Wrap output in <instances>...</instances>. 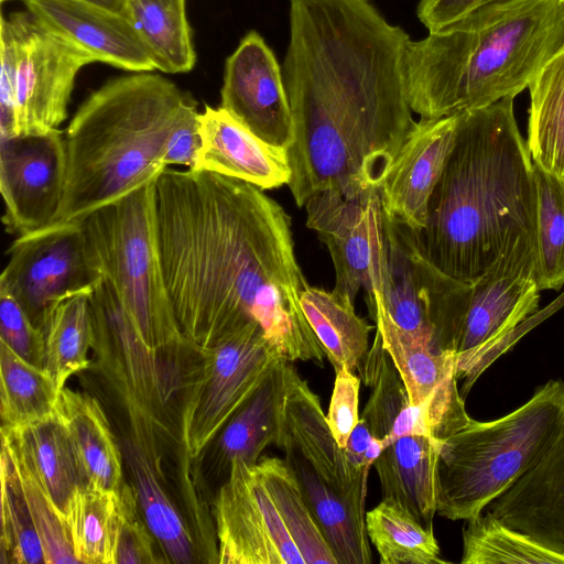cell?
I'll return each instance as SVG.
<instances>
[{
    "instance_id": "cb8c5ba5",
    "label": "cell",
    "mask_w": 564,
    "mask_h": 564,
    "mask_svg": "<svg viewBox=\"0 0 564 564\" xmlns=\"http://www.w3.org/2000/svg\"><path fill=\"white\" fill-rule=\"evenodd\" d=\"M438 453L437 440L404 435L384 447L373 463L382 498L401 505L427 529H433L437 508Z\"/></svg>"
},
{
    "instance_id": "bcb514c9",
    "label": "cell",
    "mask_w": 564,
    "mask_h": 564,
    "mask_svg": "<svg viewBox=\"0 0 564 564\" xmlns=\"http://www.w3.org/2000/svg\"><path fill=\"white\" fill-rule=\"evenodd\" d=\"M200 148L199 112L194 100L184 111L169 139L164 164L166 167L180 165L187 170H196Z\"/></svg>"
},
{
    "instance_id": "603a6c76",
    "label": "cell",
    "mask_w": 564,
    "mask_h": 564,
    "mask_svg": "<svg viewBox=\"0 0 564 564\" xmlns=\"http://www.w3.org/2000/svg\"><path fill=\"white\" fill-rule=\"evenodd\" d=\"M291 367V361L279 359L210 443L214 467L225 479L234 462L256 465L265 447L278 445Z\"/></svg>"
},
{
    "instance_id": "f1b7e54d",
    "label": "cell",
    "mask_w": 564,
    "mask_h": 564,
    "mask_svg": "<svg viewBox=\"0 0 564 564\" xmlns=\"http://www.w3.org/2000/svg\"><path fill=\"white\" fill-rule=\"evenodd\" d=\"M126 18L155 69L187 73L196 62L186 18V0H126Z\"/></svg>"
},
{
    "instance_id": "f35d334b",
    "label": "cell",
    "mask_w": 564,
    "mask_h": 564,
    "mask_svg": "<svg viewBox=\"0 0 564 564\" xmlns=\"http://www.w3.org/2000/svg\"><path fill=\"white\" fill-rule=\"evenodd\" d=\"M460 563L564 564V556L505 525L488 511H482L466 521Z\"/></svg>"
},
{
    "instance_id": "ac0fdd59",
    "label": "cell",
    "mask_w": 564,
    "mask_h": 564,
    "mask_svg": "<svg viewBox=\"0 0 564 564\" xmlns=\"http://www.w3.org/2000/svg\"><path fill=\"white\" fill-rule=\"evenodd\" d=\"M457 113L421 119L379 188L384 217L420 232L427 206L454 143Z\"/></svg>"
},
{
    "instance_id": "f907efd6",
    "label": "cell",
    "mask_w": 564,
    "mask_h": 564,
    "mask_svg": "<svg viewBox=\"0 0 564 564\" xmlns=\"http://www.w3.org/2000/svg\"><path fill=\"white\" fill-rule=\"evenodd\" d=\"M561 4L564 6V0H557Z\"/></svg>"
},
{
    "instance_id": "30bf717a",
    "label": "cell",
    "mask_w": 564,
    "mask_h": 564,
    "mask_svg": "<svg viewBox=\"0 0 564 564\" xmlns=\"http://www.w3.org/2000/svg\"><path fill=\"white\" fill-rule=\"evenodd\" d=\"M470 285L455 355L463 398L517 327L539 310L533 238L511 231L496 261Z\"/></svg>"
},
{
    "instance_id": "f6af8a7d",
    "label": "cell",
    "mask_w": 564,
    "mask_h": 564,
    "mask_svg": "<svg viewBox=\"0 0 564 564\" xmlns=\"http://www.w3.org/2000/svg\"><path fill=\"white\" fill-rule=\"evenodd\" d=\"M0 137L13 138L15 127L17 43L9 19L1 17Z\"/></svg>"
},
{
    "instance_id": "4dcf8cb0",
    "label": "cell",
    "mask_w": 564,
    "mask_h": 564,
    "mask_svg": "<svg viewBox=\"0 0 564 564\" xmlns=\"http://www.w3.org/2000/svg\"><path fill=\"white\" fill-rule=\"evenodd\" d=\"M527 145L534 164L564 178V45L528 86Z\"/></svg>"
},
{
    "instance_id": "d6a6232c",
    "label": "cell",
    "mask_w": 564,
    "mask_h": 564,
    "mask_svg": "<svg viewBox=\"0 0 564 564\" xmlns=\"http://www.w3.org/2000/svg\"><path fill=\"white\" fill-rule=\"evenodd\" d=\"M91 292H79L63 299L53 308L43 328V369L58 391L65 388L69 377L90 366L88 351L94 343Z\"/></svg>"
},
{
    "instance_id": "4316f807",
    "label": "cell",
    "mask_w": 564,
    "mask_h": 564,
    "mask_svg": "<svg viewBox=\"0 0 564 564\" xmlns=\"http://www.w3.org/2000/svg\"><path fill=\"white\" fill-rule=\"evenodd\" d=\"M304 499L338 564H370L372 552L362 509L325 484L292 449L281 448Z\"/></svg>"
},
{
    "instance_id": "7bdbcfd3",
    "label": "cell",
    "mask_w": 564,
    "mask_h": 564,
    "mask_svg": "<svg viewBox=\"0 0 564 564\" xmlns=\"http://www.w3.org/2000/svg\"><path fill=\"white\" fill-rule=\"evenodd\" d=\"M0 341L28 362L43 368L44 334L8 292L0 290Z\"/></svg>"
},
{
    "instance_id": "d4e9b609",
    "label": "cell",
    "mask_w": 564,
    "mask_h": 564,
    "mask_svg": "<svg viewBox=\"0 0 564 564\" xmlns=\"http://www.w3.org/2000/svg\"><path fill=\"white\" fill-rule=\"evenodd\" d=\"M1 443L26 466L65 516L74 490L86 481L68 434L56 414L22 427L1 426Z\"/></svg>"
},
{
    "instance_id": "7c38bea8",
    "label": "cell",
    "mask_w": 564,
    "mask_h": 564,
    "mask_svg": "<svg viewBox=\"0 0 564 564\" xmlns=\"http://www.w3.org/2000/svg\"><path fill=\"white\" fill-rule=\"evenodd\" d=\"M8 253L0 290L12 295L42 332L63 299L91 292L102 278L88 253L82 221H55L20 235Z\"/></svg>"
},
{
    "instance_id": "484cf974",
    "label": "cell",
    "mask_w": 564,
    "mask_h": 564,
    "mask_svg": "<svg viewBox=\"0 0 564 564\" xmlns=\"http://www.w3.org/2000/svg\"><path fill=\"white\" fill-rule=\"evenodd\" d=\"M55 414L68 434L85 481L117 490L123 482L122 455L98 401L63 388Z\"/></svg>"
},
{
    "instance_id": "6da1fadb",
    "label": "cell",
    "mask_w": 564,
    "mask_h": 564,
    "mask_svg": "<svg viewBox=\"0 0 564 564\" xmlns=\"http://www.w3.org/2000/svg\"><path fill=\"white\" fill-rule=\"evenodd\" d=\"M163 275L183 335L207 348L256 323L282 359L326 357L301 308L291 218L247 182L165 167L155 181Z\"/></svg>"
},
{
    "instance_id": "f546056e",
    "label": "cell",
    "mask_w": 564,
    "mask_h": 564,
    "mask_svg": "<svg viewBox=\"0 0 564 564\" xmlns=\"http://www.w3.org/2000/svg\"><path fill=\"white\" fill-rule=\"evenodd\" d=\"M305 318L321 344L335 372L341 368L356 370L369 350L372 326L333 291L307 286L300 299Z\"/></svg>"
},
{
    "instance_id": "9a60e30c",
    "label": "cell",
    "mask_w": 564,
    "mask_h": 564,
    "mask_svg": "<svg viewBox=\"0 0 564 564\" xmlns=\"http://www.w3.org/2000/svg\"><path fill=\"white\" fill-rule=\"evenodd\" d=\"M306 226L317 232L335 269L333 292L355 304L362 288L377 284L383 256V216L379 191L348 198L336 191L313 195L304 204Z\"/></svg>"
},
{
    "instance_id": "816d5d0a",
    "label": "cell",
    "mask_w": 564,
    "mask_h": 564,
    "mask_svg": "<svg viewBox=\"0 0 564 564\" xmlns=\"http://www.w3.org/2000/svg\"><path fill=\"white\" fill-rule=\"evenodd\" d=\"M1 1L3 2V1H7V0H1Z\"/></svg>"
},
{
    "instance_id": "3957f363",
    "label": "cell",
    "mask_w": 564,
    "mask_h": 564,
    "mask_svg": "<svg viewBox=\"0 0 564 564\" xmlns=\"http://www.w3.org/2000/svg\"><path fill=\"white\" fill-rule=\"evenodd\" d=\"M512 97L457 113L454 143L431 195L425 227L413 232L442 272L473 284L513 230L534 240L536 194Z\"/></svg>"
},
{
    "instance_id": "836d02e7",
    "label": "cell",
    "mask_w": 564,
    "mask_h": 564,
    "mask_svg": "<svg viewBox=\"0 0 564 564\" xmlns=\"http://www.w3.org/2000/svg\"><path fill=\"white\" fill-rule=\"evenodd\" d=\"M59 391L48 373L0 341L2 427L26 426L55 415Z\"/></svg>"
},
{
    "instance_id": "277c9868",
    "label": "cell",
    "mask_w": 564,
    "mask_h": 564,
    "mask_svg": "<svg viewBox=\"0 0 564 564\" xmlns=\"http://www.w3.org/2000/svg\"><path fill=\"white\" fill-rule=\"evenodd\" d=\"M564 45L557 0H500L419 41L405 53L409 102L438 119L514 98Z\"/></svg>"
},
{
    "instance_id": "ffe728a7",
    "label": "cell",
    "mask_w": 564,
    "mask_h": 564,
    "mask_svg": "<svg viewBox=\"0 0 564 564\" xmlns=\"http://www.w3.org/2000/svg\"><path fill=\"white\" fill-rule=\"evenodd\" d=\"M47 30L90 54L96 62L133 72L155 69L129 20L84 0H25Z\"/></svg>"
},
{
    "instance_id": "8992f818",
    "label": "cell",
    "mask_w": 564,
    "mask_h": 564,
    "mask_svg": "<svg viewBox=\"0 0 564 564\" xmlns=\"http://www.w3.org/2000/svg\"><path fill=\"white\" fill-rule=\"evenodd\" d=\"M564 431V381L535 388L514 411L494 421L471 417L440 440L436 513L469 520L533 468Z\"/></svg>"
},
{
    "instance_id": "ab89813d",
    "label": "cell",
    "mask_w": 564,
    "mask_h": 564,
    "mask_svg": "<svg viewBox=\"0 0 564 564\" xmlns=\"http://www.w3.org/2000/svg\"><path fill=\"white\" fill-rule=\"evenodd\" d=\"M1 563L46 564L15 467L1 449Z\"/></svg>"
},
{
    "instance_id": "7402d4cb",
    "label": "cell",
    "mask_w": 564,
    "mask_h": 564,
    "mask_svg": "<svg viewBox=\"0 0 564 564\" xmlns=\"http://www.w3.org/2000/svg\"><path fill=\"white\" fill-rule=\"evenodd\" d=\"M202 148L197 167L237 178L261 189L288 185L291 178L286 149L253 134L221 107L199 112Z\"/></svg>"
},
{
    "instance_id": "5b68a950",
    "label": "cell",
    "mask_w": 564,
    "mask_h": 564,
    "mask_svg": "<svg viewBox=\"0 0 564 564\" xmlns=\"http://www.w3.org/2000/svg\"><path fill=\"white\" fill-rule=\"evenodd\" d=\"M193 101L151 73L115 78L91 93L65 130L66 182L55 221H82L156 180L169 139Z\"/></svg>"
},
{
    "instance_id": "4fadbf2b",
    "label": "cell",
    "mask_w": 564,
    "mask_h": 564,
    "mask_svg": "<svg viewBox=\"0 0 564 564\" xmlns=\"http://www.w3.org/2000/svg\"><path fill=\"white\" fill-rule=\"evenodd\" d=\"M17 43L14 137L59 129L77 73L96 59L43 26L30 11L9 15Z\"/></svg>"
},
{
    "instance_id": "8d00e7d4",
    "label": "cell",
    "mask_w": 564,
    "mask_h": 564,
    "mask_svg": "<svg viewBox=\"0 0 564 564\" xmlns=\"http://www.w3.org/2000/svg\"><path fill=\"white\" fill-rule=\"evenodd\" d=\"M117 490L91 482L74 490L65 516L78 563L112 564Z\"/></svg>"
},
{
    "instance_id": "60d3db41",
    "label": "cell",
    "mask_w": 564,
    "mask_h": 564,
    "mask_svg": "<svg viewBox=\"0 0 564 564\" xmlns=\"http://www.w3.org/2000/svg\"><path fill=\"white\" fill-rule=\"evenodd\" d=\"M2 448L9 454L18 473L46 564L78 563L66 517L54 506L26 466L6 445L2 444Z\"/></svg>"
},
{
    "instance_id": "d590c367",
    "label": "cell",
    "mask_w": 564,
    "mask_h": 564,
    "mask_svg": "<svg viewBox=\"0 0 564 564\" xmlns=\"http://www.w3.org/2000/svg\"><path fill=\"white\" fill-rule=\"evenodd\" d=\"M256 469L268 488L305 564H338L315 521L292 468L279 457H260Z\"/></svg>"
},
{
    "instance_id": "ee69618b",
    "label": "cell",
    "mask_w": 564,
    "mask_h": 564,
    "mask_svg": "<svg viewBox=\"0 0 564 564\" xmlns=\"http://www.w3.org/2000/svg\"><path fill=\"white\" fill-rule=\"evenodd\" d=\"M335 383L326 414L327 423L337 444L345 448L359 422L360 377L346 368L335 372Z\"/></svg>"
},
{
    "instance_id": "83f0119b",
    "label": "cell",
    "mask_w": 564,
    "mask_h": 564,
    "mask_svg": "<svg viewBox=\"0 0 564 564\" xmlns=\"http://www.w3.org/2000/svg\"><path fill=\"white\" fill-rule=\"evenodd\" d=\"M369 312L412 405L424 402L440 390L457 386L454 354L438 352L431 345L403 330L380 305H373Z\"/></svg>"
},
{
    "instance_id": "5bb4252c",
    "label": "cell",
    "mask_w": 564,
    "mask_h": 564,
    "mask_svg": "<svg viewBox=\"0 0 564 564\" xmlns=\"http://www.w3.org/2000/svg\"><path fill=\"white\" fill-rule=\"evenodd\" d=\"M214 518L217 563L305 564L256 465L231 464Z\"/></svg>"
},
{
    "instance_id": "9c48e42d",
    "label": "cell",
    "mask_w": 564,
    "mask_h": 564,
    "mask_svg": "<svg viewBox=\"0 0 564 564\" xmlns=\"http://www.w3.org/2000/svg\"><path fill=\"white\" fill-rule=\"evenodd\" d=\"M382 216L381 272L367 294L368 307L380 305L403 330L438 352L456 355L471 285L442 272L424 256L410 228Z\"/></svg>"
},
{
    "instance_id": "2e32d148",
    "label": "cell",
    "mask_w": 564,
    "mask_h": 564,
    "mask_svg": "<svg viewBox=\"0 0 564 564\" xmlns=\"http://www.w3.org/2000/svg\"><path fill=\"white\" fill-rule=\"evenodd\" d=\"M66 171L65 131L0 137V192L7 232L20 236L55 221Z\"/></svg>"
},
{
    "instance_id": "52a82bcc",
    "label": "cell",
    "mask_w": 564,
    "mask_h": 564,
    "mask_svg": "<svg viewBox=\"0 0 564 564\" xmlns=\"http://www.w3.org/2000/svg\"><path fill=\"white\" fill-rule=\"evenodd\" d=\"M96 365L129 420L132 441L160 473L162 445L180 429L185 388L198 347L186 343L169 349L144 344L109 283L101 278L90 294ZM181 440V436H180Z\"/></svg>"
},
{
    "instance_id": "44dd1931",
    "label": "cell",
    "mask_w": 564,
    "mask_h": 564,
    "mask_svg": "<svg viewBox=\"0 0 564 564\" xmlns=\"http://www.w3.org/2000/svg\"><path fill=\"white\" fill-rule=\"evenodd\" d=\"M487 508L505 525L564 556V431L543 458Z\"/></svg>"
},
{
    "instance_id": "c3c4849f",
    "label": "cell",
    "mask_w": 564,
    "mask_h": 564,
    "mask_svg": "<svg viewBox=\"0 0 564 564\" xmlns=\"http://www.w3.org/2000/svg\"><path fill=\"white\" fill-rule=\"evenodd\" d=\"M372 438L368 425L362 419H359L345 447L349 463L359 471L369 473L370 466L366 463L365 455Z\"/></svg>"
},
{
    "instance_id": "b9f144b4",
    "label": "cell",
    "mask_w": 564,
    "mask_h": 564,
    "mask_svg": "<svg viewBox=\"0 0 564 564\" xmlns=\"http://www.w3.org/2000/svg\"><path fill=\"white\" fill-rule=\"evenodd\" d=\"M112 564H154L163 562L155 556L152 533L138 512L134 485L122 482L118 488Z\"/></svg>"
},
{
    "instance_id": "1f68e13d",
    "label": "cell",
    "mask_w": 564,
    "mask_h": 564,
    "mask_svg": "<svg viewBox=\"0 0 564 564\" xmlns=\"http://www.w3.org/2000/svg\"><path fill=\"white\" fill-rule=\"evenodd\" d=\"M121 449L133 477L142 517L166 562L193 563L195 544L192 535L160 484L152 462L132 440H123Z\"/></svg>"
},
{
    "instance_id": "681fc988",
    "label": "cell",
    "mask_w": 564,
    "mask_h": 564,
    "mask_svg": "<svg viewBox=\"0 0 564 564\" xmlns=\"http://www.w3.org/2000/svg\"><path fill=\"white\" fill-rule=\"evenodd\" d=\"M126 17V0H84Z\"/></svg>"
},
{
    "instance_id": "e0dca14e",
    "label": "cell",
    "mask_w": 564,
    "mask_h": 564,
    "mask_svg": "<svg viewBox=\"0 0 564 564\" xmlns=\"http://www.w3.org/2000/svg\"><path fill=\"white\" fill-rule=\"evenodd\" d=\"M220 107L262 141L288 149L293 122L283 72L257 31H249L225 63Z\"/></svg>"
},
{
    "instance_id": "d6986e66",
    "label": "cell",
    "mask_w": 564,
    "mask_h": 564,
    "mask_svg": "<svg viewBox=\"0 0 564 564\" xmlns=\"http://www.w3.org/2000/svg\"><path fill=\"white\" fill-rule=\"evenodd\" d=\"M279 448L295 452L328 486L366 509L368 471L357 470L335 441L318 395L291 367Z\"/></svg>"
},
{
    "instance_id": "e575fe53",
    "label": "cell",
    "mask_w": 564,
    "mask_h": 564,
    "mask_svg": "<svg viewBox=\"0 0 564 564\" xmlns=\"http://www.w3.org/2000/svg\"><path fill=\"white\" fill-rule=\"evenodd\" d=\"M366 529L381 564H443L434 529L398 502L382 498L366 512Z\"/></svg>"
},
{
    "instance_id": "7dc6e473",
    "label": "cell",
    "mask_w": 564,
    "mask_h": 564,
    "mask_svg": "<svg viewBox=\"0 0 564 564\" xmlns=\"http://www.w3.org/2000/svg\"><path fill=\"white\" fill-rule=\"evenodd\" d=\"M496 1L500 0H420L416 13L421 23L431 32Z\"/></svg>"
},
{
    "instance_id": "74e56055",
    "label": "cell",
    "mask_w": 564,
    "mask_h": 564,
    "mask_svg": "<svg viewBox=\"0 0 564 564\" xmlns=\"http://www.w3.org/2000/svg\"><path fill=\"white\" fill-rule=\"evenodd\" d=\"M536 194L535 273L540 290L564 284V178L533 163Z\"/></svg>"
},
{
    "instance_id": "7a4b0ae2",
    "label": "cell",
    "mask_w": 564,
    "mask_h": 564,
    "mask_svg": "<svg viewBox=\"0 0 564 564\" xmlns=\"http://www.w3.org/2000/svg\"><path fill=\"white\" fill-rule=\"evenodd\" d=\"M410 40L372 0H290L282 72L293 122L288 186L299 207L328 189L379 191L417 123Z\"/></svg>"
},
{
    "instance_id": "8fae6325",
    "label": "cell",
    "mask_w": 564,
    "mask_h": 564,
    "mask_svg": "<svg viewBox=\"0 0 564 564\" xmlns=\"http://www.w3.org/2000/svg\"><path fill=\"white\" fill-rule=\"evenodd\" d=\"M282 359L261 327L251 323L199 348L181 409L180 436L196 458Z\"/></svg>"
},
{
    "instance_id": "ba28073f",
    "label": "cell",
    "mask_w": 564,
    "mask_h": 564,
    "mask_svg": "<svg viewBox=\"0 0 564 564\" xmlns=\"http://www.w3.org/2000/svg\"><path fill=\"white\" fill-rule=\"evenodd\" d=\"M155 181L96 209L82 223L93 263L144 344L169 349L189 340L181 332L163 275Z\"/></svg>"
}]
</instances>
